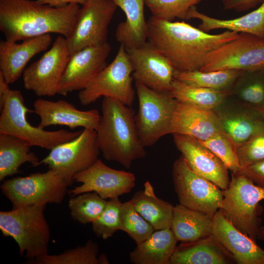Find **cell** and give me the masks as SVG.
<instances>
[{"instance_id": "cell-16", "label": "cell", "mask_w": 264, "mask_h": 264, "mask_svg": "<svg viewBox=\"0 0 264 264\" xmlns=\"http://www.w3.org/2000/svg\"><path fill=\"white\" fill-rule=\"evenodd\" d=\"M135 82L159 91L170 92L176 70L169 60L150 42L125 49Z\"/></svg>"}, {"instance_id": "cell-25", "label": "cell", "mask_w": 264, "mask_h": 264, "mask_svg": "<svg viewBox=\"0 0 264 264\" xmlns=\"http://www.w3.org/2000/svg\"><path fill=\"white\" fill-rule=\"evenodd\" d=\"M198 19L201 21L198 28L208 32L225 29L237 33H245L264 37V0L257 9L242 17L230 20H220L199 12L196 6L188 11L186 20Z\"/></svg>"}, {"instance_id": "cell-46", "label": "cell", "mask_w": 264, "mask_h": 264, "mask_svg": "<svg viewBox=\"0 0 264 264\" xmlns=\"http://www.w3.org/2000/svg\"><path fill=\"white\" fill-rule=\"evenodd\" d=\"M255 109L256 110H257L260 114L262 116L264 120V106L257 108H252Z\"/></svg>"}, {"instance_id": "cell-28", "label": "cell", "mask_w": 264, "mask_h": 264, "mask_svg": "<svg viewBox=\"0 0 264 264\" xmlns=\"http://www.w3.org/2000/svg\"><path fill=\"white\" fill-rule=\"evenodd\" d=\"M130 200L155 230L170 228L174 206L156 196L150 182L147 180L144 189L137 191Z\"/></svg>"}, {"instance_id": "cell-5", "label": "cell", "mask_w": 264, "mask_h": 264, "mask_svg": "<svg viewBox=\"0 0 264 264\" xmlns=\"http://www.w3.org/2000/svg\"><path fill=\"white\" fill-rule=\"evenodd\" d=\"M222 194L220 210L223 216L242 233L256 240L261 226L263 207L259 203L264 199V188L240 173H232L229 186Z\"/></svg>"}, {"instance_id": "cell-8", "label": "cell", "mask_w": 264, "mask_h": 264, "mask_svg": "<svg viewBox=\"0 0 264 264\" xmlns=\"http://www.w3.org/2000/svg\"><path fill=\"white\" fill-rule=\"evenodd\" d=\"M135 84L138 99L135 121L142 145L149 147L161 137L171 133L172 118L178 102L170 92L155 90L137 82Z\"/></svg>"}, {"instance_id": "cell-7", "label": "cell", "mask_w": 264, "mask_h": 264, "mask_svg": "<svg viewBox=\"0 0 264 264\" xmlns=\"http://www.w3.org/2000/svg\"><path fill=\"white\" fill-rule=\"evenodd\" d=\"M70 183L58 172L50 169L24 177L4 180L2 194L11 201L13 209L32 205L60 204Z\"/></svg>"}, {"instance_id": "cell-32", "label": "cell", "mask_w": 264, "mask_h": 264, "mask_svg": "<svg viewBox=\"0 0 264 264\" xmlns=\"http://www.w3.org/2000/svg\"><path fill=\"white\" fill-rule=\"evenodd\" d=\"M245 73L234 69H223L209 72L199 70L180 71L175 70L174 78L185 84L214 90H228L239 78Z\"/></svg>"}, {"instance_id": "cell-37", "label": "cell", "mask_w": 264, "mask_h": 264, "mask_svg": "<svg viewBox=\"0 0 264 264\" xmlns=\"http://www.w3.org/2000/svg\"><path fill=\"white\" fill-rule=\"evenodd\" d=\"M122 202L118 198L109 199L99 217L91 224L95 235L104 240L119 230L120 213Z\"/></svg>"}, {"instance_id": "cell-19", "label": "cell", "mask_w": 264, "mask_h": 264, "mask_svg": "<svg viewBox=\"0 0 264 264\" xmlns=\"http://www.w3.org/2000/svg\"><path fill=\"white\" fill-rule=\"evenodd\" d=\"M33 106L34 112L40 118L38 127L42 129L61 125L70 129L81 127L96 130L100 120L97 110H80L65 100L53 101L40 98L34 101Z\"/></svg>"}, {"instance_id": "cell-9", "label": "cell", "mask_w": 264, "mask_h": 264, "mask_svg": "<svg viewBox=\"0 0 264 264\" xmlns=\"http://www.w3.org/2000/svg\"><path fill=\"white\" fill-rule=\"evenodd\" d=\"M133 68L125 47L120 45L115 57L83 90L78 98L82 106L96 102L101 97L117 99L132 107L135 91L132 87Z\"/></svg>"}, {"instance_id": "cell-40", "label": "cell", "mask_w": 264, "mask_h": 264, "mask_svg": "<svg viewBox=\"0 0 264 264\" xmlns=\"http://www.w3.org/2000/svg\"><path fill=\"white\" fill-rule=\"evenodd\" d=\"M241 170L264 159V128L236 149Z\"/></svg>"}, {"instance_id": "cell-39", "label": "cell", "mask_w": 264, "mask_h": 264, "mask_svg": "<svg viewBox=\"0 0 264 264\" xmlns=\"http://www.w3.org/2000/svg\"><path fill=\"white\" fill-rule=\"evenodd\" d=\"M249 77L239 95L248 107L257 108L264 106V72L248 73Z\"/></svg>"}, {"instance_id": "cell-43", "label": "cell", "mask_w": 264, "mask_h": 264, "mask_svg": "<svg viewBox=\"0 0 264 264\" xmlns=\"http://www.w3.org/2000/svg\"><path fill=\"white\" fill-rule=\"evenodd\" d=\"M88 0H36L40 4H47L51 6L61 8L70 3L81 4L83 5Z\"/></svg>"}, {"instance_id": "cell-41", "label": "cell", "mask_w": 264, "mask_h": 264, "mask_svg": "<svg viewBox=\"0 0 264 264\" xmlns=\"http://www.w3.org/2000/svg\"><path fill=\"white\" fill-rule=\"evenodd\" d=\"M239 173L258 186L264 188V159L249 165Z\"/></svg>"}, {"instance_id": "cell-34", "label": "cell", "mask_w": 264, "mask_h": 264, "mask_svg": "<svg viewBox=\"0 0 264 264\" xmlns=\"http://www.w3.org/2000/svg\"><path fill=\"white\" fill-rule=\"evenodd\" d=\"M97 243L89 240L85 245L66 250L57 255L38 257L33 261L39 264H100Z\"/></svg>"}, {"instance_id": "cell-23", "label": "cell", "mask_w": 264, "mask_h": 264, "mask_svg": "<svg viewBox=\"0 0 264 264\" xmlns=\"http://www.w3.org/2000/svg\"><path fill=\"white\" fill-rule=\"evenodd\" d=\"M237 264L233 256L212 235L176 246L169 264Z\"/></svg>"}, {"instance_id": "cell-1", "label": "cell", "mask_w": 264, "mask_h": 264, "mask_svg": "<svg viewBox=\"0 0 264 264\" xmlns=\"http://www.w3.org/2000/svg\"><path fill=\"white\" fill-rule=\"evenodd\" d=\"M239 33L226 30L211 34L184 21L153 16L147 21V40L180 71L199 70L211 51L236 39Z\"/></svg>"}, {"instance_id": "cell-14", "label": "cell", "mask_w": 264, "mask_h": 264, "mask_svg": "<svg viewBox=\"0 0 264 264\" xmlns=\"http://www.w3.org/2000/svg\"><path fill=\"white\" fill-rule=\"evenodd\" d=\"M100 151L95 130L85 128L75 138L59 144L40 162L58 172L70 183L78 173L91 166Z\"/></svg>"}, {"instance_id": "cell-26", "label": "cell", "mask_w": 264, "mask_h": 264, "mask_svg": "<svg viewBox=\"0 0 264 264\" xmlns=\"http://www.w3.org/2000/svg\"><path fill=\"white\" fill-rule=\"evenodd\" d=\"M170 228L177 241H196L212 235L213 217L179 203L174 207Z\"/></svg>"}, {"instance_id": "cell-33", "label": "cell", "mask_w": 264, "mask_h": 264, "mask_svg": "<svg viewBox=\"0 0 264 264\" xmlns=\"http://www.w3.org/2000/svg\"><path fill=\"white\" fill-rule=\"evenodd\" d=\"M108 200L94 192L71 197L68 207L71 217L83 224L92 223L101 215Z\"/></svg>"}, {"instance_id": "cell-4", "label": "cell", "mask_w": 264, "mask_h": 264, "mask_svg": "<svg viewBox=\"0 0 264 264\" xmlns=\"http://www.w3.org/2000/svg\"><path fill=\"white\" fill-rule=\"evenodd\" d=\"M46 205H32L0 212L3 235L17 243L22 256L33 261L48 254L50 230L44 215Z\"/></svg>"}, {"instance_id": "cell-11", "label": "cell", "mask_w": 264, "mask_h": 264, "mask_svg": "<svg viewBox=\"0 0 264 264\" xmlns=\"http://www.w3.org/2000/svg\"><path fill=\"white\" fill-rule=\"evenodd\" d=\"M172 176L180 204L212 217L220 209L222 190L192 170L181 155L173 164Z\"/></svg>"}, {"instance_id": "cell-29", "label": "cell", "mask_w": 264, "mask_h": 264, "mask_svg": "<svg viewBox=\"0 0 264 264\" xmlns=\"http://www.w3.org/2000/svg\"><path fill=\"white\" fill-rule=\"evenodd\" d=\"M31 146L15 136L0 133V180L19 172L20 167L28 162L40 165L38 156L30 151Z\"/></svg>"}, {"instance_id": "cell-13", "label": "cell", "mask_w": 264, "mask_h": 264, "mask_svg": "<svg viewBox=\"0 0 264 264\" xmlns=\"http://www.w3.org/2000/svg\"><path fill=\"white\" fill-rule=\"evenodd\" d=\"M117 7L112 0H88L79 8L72 31L66 38L70 55L108 42V26Z\"/></svg>"}, {"instance_id": "cell-21", "label": "cell", "mask_w": 264, "mask_h": 264, "mask_svg": "<svg viewBox=\"0 0 264 264\" xmlns=\"http://www.w3.org/2000/svg\"><path fill=\"white\" fill-rule=\"evenodd\" d=\"M52 42L50 34L22 41L0 42V71L9 84L16 82L22 75L25 66L36 54L46 50Z\"/></svg>"}, {"instance_id": "cell-35", "label": "cell", "mask_w": 264, "mask_h": 264, "mask_svg": "<svg viewBox=\"0 0 264 264\" xmlns=\"http://www.w3.org/2000/svg\"><path fill=\"white\" fill-rule=\"evenodd\" d=\"M119 230L126 232L136 244L148 239L155 231L153 226L135 209L131 200L122 203Z\"/></svg>"}, {"instance_id": "cell-38", "label": "cell", "mask_w": 264, "mask_h": 264, "mask_svg": "<svg viewBox=\"0 0 264 264\" xmlns=\"http://www.w3.org/2000/svg\"><path fill=\"white\" fill-rule=\"evenodd\" d=\"M199 141L219 157L232 173H238L241 171L236 149L223 132L208 140Z\"/></svg>"}, {"instance_id": "cell-27", "label": "cell", "mask_w": 264, "mask_h": 264, "mask_svg": "<svg viewBox=\"0 0 264 264\" xmlns=\"http://www.w3.org/2000/svg\"><path fill=\"white\" fill-rule=\"evenodd\" d=\"M177 241L170 228L155 230L130 252L134 264H169Z\"/></svg>"}, {"instance_id": "cell-36", "label": "cell", "mask_w": 264, "mask_h": 264, "mask_svg": "<svg viewBox=\"0 0 264 264\" xmlns=\"http://www.w3.org/2000/svg\"><path fill=\"white\" fill-rule=\"evenodd\" d=\"M202 0H145L152 16L173 21L176 18L186 19L189 10Z\"/></svg>"}, {"instance_id": "cell-17", "label": "cell", "mask_w": 264, "mask_h": 264, "mask_svg": "<svg viewBox=\"0 0 264 264\" xmlns=\"http://www.w3.org/2000/svg\"><path fill=\"white\" fill-rule=\"evenodd\" d=\"M111 47L105 44L87 47L70 55L63 76L59 93L66 96L84 89L107 66Z\"/></svg>"}, {"instance_id": "cell-10", "label": "cell", "mask_w": 264, "mask_h": 264, "mask_svg": "<svg viewBox=\"0 0 264 264\" xmlns=\"http://www.w3.org/2000/svg\"><path fill=\"white\" fill-rule=\"evenodd\" d=\"M223 69L245 73L264 72V37L240 33L237 38L210 52L200 71Z\"/></svg>"}, {"instance_id": "cell-15", "label": "cell", "mask_w": 264, "mask_h": 264, "mask_svg": "<svg viewBox=\"0 0 264 264\" xmlns=\"http://www.w3.org/2000/svg\"><path fill=\"white\" fill-rule=\"evenodd\" d=\"M73 179L82 184L68 191L71 197L94 192L106 199L129 193L136 182L132 173L112 169L99 159L87 169L75 175Z\"/></svg>"}, {"instance_id": "cell-22", "label": "cell", "mask_w": 264, "mask_h": 264, "mask_svg": "<svg viewBox=\"0 0 264 264\" xmlns=\"http://www.w3.org/2000/svg\"><path fill=\"white\" fill-rule=\"evenodd\" d=\"M212 235L238 264H264V250L256 240L237 229L219 210L213 216Z\"/></svg>"}, {"instance_id": "cell-44", "label": "cell", "mask_w": 264, "mask_h": 264, "mask_svg": "<svg viewBox=\"0 0 264 264\" xmlns=\"http://www.w3.org/2000/svg\"><path fill=\"white\" fill-rule=\"evenodd\" d=\"M257 239L264 241V226H261L257 235Z\"/></svg>"}, {"instance_id": "cell-45", "label": "cell", "mask_w": 264, "mask_h": 264, "mask_svg": "<svg viewBox=\"0 0 264 264\" xmlns=\"http://www.w3.org/2000/svg\"><path fill=\"white\" fill-rule=\"evenodd\" d=\"M99 259L100 264H106L109 263L108 258L104 254H102L101 256H99Z\"/></svg>"}, {"instance_id": "cell-30", "label": "cell", "mask_w": 264, "mask_h": 264, "mask_svg": "<svg viewBox=\"0 0 264 264\" xmlns=\"http://www.w3.org/2000/svg\"><path fill=\"white\" fill-rule=\"evenodd\" d=\"M222 131L237 149L264 128V120L255 109L219 115Z\"/></svg>"}, {"instance_id": "cell-3", "label": "cell", "mask_w": 264, "mask_h": 264, "mask_svg": "<svg viewBox=\"0 0 264 264\" xmlns=\"http://www.w3.org/2000/svg\"><path fill=\"white\" fill-rule=\"evenodd\" d=\"M102 114L96 129L100 152L108 161L129 169L132 162L145 157L131 107L119 100L103 97Z\"/></svg>"}, {"instance_id": "cell-24", "label": "cell", "mask_w": 264, "mask_h": 264, "mask_svg": "<svg viewBox=\"0 0 264 264\" xmlns=\"http://www.w3.org/2000/svg\"><path fill=\"white\" fill-rule=\"evenodd\" d=\"M125 13L126 21L119 23L115 38L125 49L140 46L147 42V21L144 16L145 0H112Z\"/></svg>"}, {"instance_id": "cell-31", "label": "cell", "mask_w": 264, "mask_h": 264, "mask_svg": "<svg viewBox=\"0 0 264 264\" xmlns=\"http://www.w3.org/2000/svg\"><path fill=\"white\" fill-rule=\"evenodd\" d=\"M170 92L178 102L207 110L219 107L230 94L229 90H218L195 87L174 78Z\"/></svg>"}, {"instance_id": "cell-42", "label": "cell", "mask_w": 264, "mask_h": 264, "mask_svg": "<svg viewBox=\"0 0 264 264\" xmlns=\"http://www.w3.org/2000/svg\"><path fill=\"white\" fill-rule=\"evenodd\" d=\"M223 8L242 12L253 8L264 0H221Z\"/></svg>"}, {"instance_id": "cell-20", "label": "cell", "mask_w": 264, "mask_h": 264, "mask_svg": "<svg viewBox=\"0 0 264 264\" xmlns=\"http://www.w3.org/2000/svg\"><path fill=\"white\" fill-rule=\"evenodd\" d=\"M222 132L219 115L213 110L178 102L172 118L171 133L185 135L202 141Z\"/></svg>"}, {"instance_id": "cell-12", "label": "cell", "mask_w": 264, "mask_h": 264, "mask_svg": "<svg viewBox=\"0 0 264 264\" xmlns=\"http://www.w3.org/2000/svg\"><path fill=\"white\" fill-rule=\"evenodd\" d=\"M70 55L66 38L59 36L47 51L24 69L25 88L39 97L58 94Z\"/></svg>"}, {"instance_id": "cell-6", "label": "cell", "mask_w": 264, "mask_h": 264, "mask_svg": "<svg viewBox=\"0 0 264 264\" xmlns=\"http://www.w3.org/2000/svg\"><path fill=\"white\" fill-rule=\"evenodd\" d=\"M0 133L11 134L38 146L51 150L56 146L77 137L82 132L61 129L48 131L34 127L27 120L26 114L33 112L24 104L21 92L11 89L0 99Z\"/></svg>"}, {"instance_id": "cell-2", "label": "cell", "mask_w": 264, "mask_h": 264, "mask_svg": "<svg viewBox=\"0 0 264 264\" xmlns=\"http://www.w3.org/2000/svg\"><path fill=\"white\" fill-rule=\"evenodd\" d=\"M79 9L77 3L56 8L36 0H0V30L10 42L53 33L67 38Z\"/></svg>"}, {"instance_id": "cell-18", "label": "cell", "mask_w": 264, "mask_h": 264, "mask_svg": "<svg viewBox=\"0 0 264 264\" xmlns=\"http://www.w3.org/2000/svg\"><path fill=\"white\" fill-rule=\"evenodd\" d=\"M173 137L176 147L192 170L222 190L228 188V169L219 157L195 138L179 134H173Z\"/></svg>"}]
</instances>
